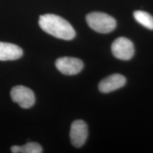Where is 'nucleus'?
Masks as SVG:
<instances>
[{
    "instance_id": "1",
    "label": "nucleus",
    "mask_w": 153,
    "mask_h": 153,
    "mask_svg": "<svg viewBox=\"0 0 153 153\" xmlns=\"http://www.w3.org/2000/svg\"><path fill=\"white\" fill-rule=\"evenodd\" d=\"M41 29L60 39L70 41L75 37V30L68 21L55 14L41 15L38 21Z\"/></svg>"
},
{
    "instance_id": "2",
    "label": "nucleus",
    "mask_w": 153,
    "mask_h": 153,
    "mask_svg": "<svg viewBox=\"0 0 153 153\" xmlns=\"http://www.w3.org/2000/svg\"><path fill=\"white\" fill-rule=\"evenodd\" d=\"M88 26L95 31L101 33H108L116 27V22L112 16L103 12L89 13L86 16Z\"/></svg>"
},
{
    "instance_id": "3",
    "label": "nucleus",
    "mask_w": 153,
    "mask_h": 153,
    "mask_svg": "<svg viewBox=\"0 0 153 153\" xmlns=\"http://www.w3.org/2000/svg\"><path fill=\"white\" fill-rule=\"evenodd\" d=\"M10 95L12 101L17 103L22 108H29L35 104L33 91L24 86H15L11 89Z\"/></svg>"
},
{
    "instance_id": "4",
    "label": "nucleus",
    "mask_w": 153,
    "mask_h": 153,
    "mask_svg": "<svg viewBox=\"0 0 153 153\" xmlns=\"http://www.w3.org/2000/svg\"><path fill=\"white\" fill-rule=\"evenodd\" d=\"M113 55L122 60H128L133 57L135 48L132 42L125 37H119L113 42L111 45Z\"/></svg>"
},
{
    "instance_id": "5",
    "label": "nucleus",
    "mask_w": 153,
    "mask_h": 153,
    "mask_svg": "<svg viewBox=\"0 0 153 153\" xmlns=\"http://www.w3.org/2000/svg\"><path fill=\"white\" fill-rule=\"evenodd\" d=\"M55 66L63 74L74 75L82 71L84 63L80 59L76 57H62L55 61Z\"/></svg>"
},
{
    "instance_id": "6",
    "label": "nucleus",
    "mask_w": 153,
    "mask_h": 153,
    "mask_svg": "<svg viewBox=\"0 0 153 153\" xmlns=\"http://www.w3.org/2000/svg\"><path fill=\"white\" fill-rule=\"evenodd\" d=\"M88 136L87 123L82 120H76L72 122L70 128V137L72 145L75 148H81L85 144Z\"/></svg>"
},
{
    "instance_id": "7",
    "label": "nucleus",
    "mask_w": 153,
    "mask_h": 153,
    "mask_svg": "<svg viewBox=\"0 0 153 153\" xmlns=\"http://www.w3.org/2000/svg\"><path fill=\"white\" fill-rule=\"evenodd\" d=\"M126 83V79L120 74H114L104 78L99 82V89L102 93H109L123 87Z\"/></svg>"
},
{
    "instance_id": "8",
    "label": "nucleus",
    "mask_w": 153,
    "mask_h": 153,
    "mask_svg": "<svg viewBox=\"0 0 153 153\" xmlns=\"http://www.w3.org/2000/svg\"><path fill=\"white\" fill-rule=\"evenodd\" d=\"M23 55V50L18 45L10 43L0 42V60H14Z\"/></svg>"
},
{
    "instance_id": "9",
    "label": "nucleus",
    "mask_w": 153,
    "mask_h": 153,
    "mask_svg": "<svg viewBox=\"0 0 153 153\" xmlns=\"http://www.w3.org/2000/svg\"><path fill=\"white\" fill-rule=\"evenodd\" d=\"M11 152L14 153H41L43 148L38 143L30 142L25 144L23 146L14 145L11 148Z\"/></svg>"
},
{
    "instance_id": "10",
    "label": "nucleus",
    "mask_w": 153,
    "mask_h": 153,
    "mask_svg": "<svg viewBox=\"0 0 153 153\" xmlns=\"http://www.w3.org/2000/svg\"><path fill=\"white\" fill-rule=\"evenodd\" d=\"M133 16L140 24L148 29L153 30V17L150 14L143 11H135Z\"/></svg>"
}]
</instances>
